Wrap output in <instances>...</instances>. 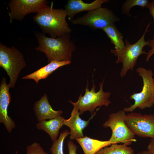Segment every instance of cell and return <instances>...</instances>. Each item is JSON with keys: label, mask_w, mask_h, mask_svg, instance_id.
Listing matches in <instances>:
<instances>
[{"label": "cell", "mask_w": 154, "mask_h": 154, "mask_svg": "<svg viewBox=\"0 0 154 154\" xmlns=\"http://www.w3.org/2000/svg\"><path fill=\"white\" fill-rule=\"evenodd\" d=\"M67 16L65 10L54 9L46 5L37 13L33 19L42 33L55 38L69 34L71 32L66 21Z\"/></svg>", "instance_id": "cell-1"}, {"label": "cell", "mask_w": 154, "mask_h": 154, "mask_svg": "<svg viewBox=\"0 0 154 154\" xmlns=\"http://www.w3.org/2000/svg\"><path fill=\"white\" fill-rule=\"evenodd\" d=\"M35 36L38 43L36 50L44 52L49 62L53 60L70 61L75 46L74 43L70 40V34L52 38L38 32L35 33Z\"/></svg>", "instance_id": "cell-2"}, {"label": "cell", "mask_w": 154, "mask_h": 154, "mask_svg": "<svg viewBox=\"0 0 154 154\" xmlns=\"http://www.w3.org/2000/svg\"><path fill=\"white\" fill-rule=\"evenodd\" d=\"M151 24V22L147 24L142 36L135 43L131 44L126 40L124 41L125 46L123 48L119 50H111V53L117 57L115 63H122V67L120 72L121 78L125 76L129 70H133L138 57L140 55L143 54H147V53L143 49L145 46L148 45L149 46H150L149 40L145 41L144 37Z\"/></svg>", "instance_id": "cell-3"}, {"label": "cell", "mask_w": 154, "mask_h": 154, "mask_svg": "<svg viewBox=\"0 0 154 154\" xmlns=\"http://www.w3.org/2000/svg\"><path fill=\"white\" fill-rule=\"evenodd\" d=\"M136 70L142 79V90L139 92L131 95L129 98L133 100L134 103L129 107L124 108L123 110L125 112H132L137 108L141 110L150 108L154 105V80L152 70L142 67H138Z\"/></svg>", "instance_id": "cell-4"}, {"label": "cell", "mask_w": 154, "mask_h": 154, "mask_svg": "<svg viewBox=\"0 0 154 154\" xmlns=\"http://www.w3.org/2000/svg\"><path fill=\"white\" fill-rule=\"evenodd\" d=\"M26 66L23 56L20 51L14 46L7 47L0 43V66L10 78V88L15 87L21 71Z\"/></svg>", "instance_id": "cell-5"}, {"label": "cell", "mask_w": 154, "mask_h": 154, "mask_svg": "<svg viewBox=\"0 0 154 154\" xmlns=\"http://www.w3.org/2000/svg\"><path fill=\"white\" fill-rule=\"evenodd\" d=\"M125 112L120 110L109 115L108 119L104 123L105 127H110L112 135L108 140L112 144L122 143L129 145L136 141L135 134L125 123Z\"/></svg>", "instance_id": "cell-6"}, {"label": "cell", "mask_w": 154, "mask_h": 154, "mask_svg": "<svg viewBox=\"0 0 154 154\" xmlns=\"http://www.w3.org/2000/svg\"><path fill=\"white\" fill-rule=\"evenodd\" d=\"M104 80V79L99 84L100 89L97 92H96V86L94 85L93 81L92 86L90 90L88 88L87 83L84 95L82 96L80 94L77 101L75 102L80 115L88 111L92 116L97 107H100L103 105L108 107L111 103L110 101L108 99L111 93L105 92L103 90Z\"/></svg>", "instance_id": "cell-7"}, {"label": "cell", "mask_w": 154, "mask_h": 154, "mask_svg": "<svg viewBox=\"0 0 154 154\" xmlns=\"http://www.w3.org/2000/svg\"><path fill=\"white\" fill-rule=\"evenodd\" d=\"M119 18L109 9L102 7L89 11L85 15L73 19L72 23L86 25L95 29H102L116 22Z\"/></svg>", "instance_id": "cell-8"}, {"label": "cell", "mask_w": 154, "mask_h": 154, "mask_svg": "<svg viewBox=\"0 0 154 154\" xmlns=\"http://www.w3.org/2000/svg\"><path fill=\"white\" fill-rule=\"evenodd\" d=\"M125 123L139 137L154 139V114L142 115L131 112L126 115Z\"/></svg>", "instance_id": "cell-9"}, {"label": "cell", "mask_w": 154, "mask_h": 154, "mask_svg": "<svg viewBox=\"0 0 154 154\" xmlns=\"http://www.w3.org/2000/svg\"><path fill=\"white\" fill-rule=\"evenodd\" d=\"M49 3L46 0H11L8 4L10 20H22L28 14L38 13Z\"/></svg>", "instance_id": "cell-10"}, {"label": "cell", "mask_w": 154, "mask_h": 154, "mask_svg": "<svg viewBox=\"0 0 154 154\" xmlns=\"http://www.w3.org/2000/svg\"><path fill=\"white\" fill-rule=\"evenodd\" d=\"M9 88L6 79L3 77L0 86V123H3L10 133L15 127V123L8 115V108L11 98Z\"/></svg>", "instance_id": "cell-11"}, {"label": "cell", "mask_w": 154, "mask_h": 154, "mask_svg": "<svg viewBox=\"0 0 154 154\" xmlns=\"http://www.w3.org/2000/svg\"><path fill=\"white\" fill-rule=\"evenodd\" d=\"M74 106L70 117L65 119L64 125L68 126L70 129V138L71 140L83 137V131L88 125L90 120L95 115L97 111L88 120H82L80 117L79 110L75 102L69 101Z\"/></svg>", "instance_id": "cell-12"}, {"label": "cell", "mask_w": 154, "mask_h": 154, "mask_svg": "<svg viewBox=\"0 0 154 154\" xmlns=\"http://www.w3.org/2000/svg\"><path fill=\"white\" fill-rule=\"evenodd\" d=\"M108 0H96L90 3L84 2L82 0H69L65 6L69 21H72L77 13L84 11H90L101 7L102 5Z\"/></svg>", "instance_id": "cell-13"}, {"label": "cell", "mask_w": 154, "mask_h": 154, "mask_svg": "<svg viewBox=\"0 0 154 154\" xmlns=\"http://www.w3.org/2000/svg\"><path fill=\"white\" fill-rule=\"evenodd\" d=\"M33 110L37 120L39 122L54 118L60 116L63 112L61 110L56 111L52 109L48 102L46 93L35 102Z\"/></svg>", "instance_id": "cell-14"}, {"label": "cell", "mask_w": 154, "mask_h": 154, "mask_svg": "<svg viewBox=\"0 0 154 154\" xmlns=\"http://www.w3.org/2000/svg\"><path fill=\"white\" fill-rule=\"evenodd\" d=\"M65 120L64 117L60 115L48 120L39 121L36 124V127L38 129L47 133L53 142L57 139L59 130L64 125Z\"/></svg>", "instance_id": "cell-15"}, {"label": "cell", "mask_w": 154, "mask_h": 154, "mask_svg": "<svg viewBox=\"0 0 154 154\" xmlns=\"http://www.w3.org/2000/svg\"><path fill=\"white\" fill-rule=\"evenodd\" d=\"M70 63V61H52L45 66L30 74L23 77L22 79H33L38 84L40 80L46 79L48 76L58 68L69 64Z\"/></svg>", "instance_id": "cell-16"}, {"label": "cell", "mask_w": 154, "mask_h": 154, "mask_svg": "<svg viewBox=\"0 0 154 154\" xmlns=\"http://www.w3.org/2000/svg\"><path fill=\"white\" fill-rule=\"evenodd\" d=\"M84 154H95L101 148L112 144L109 140L102 141L85 136L76 139Z\"/></svg>", "instance_id": "cell-17"}, {"label": "cell", "mask_w": 154, "mask_h": 154, "mask_svg": "<svg viewBox=\"0 0 154 154\" xmlns=\"http://www.w3.org/2000/svg\"><path fill=\"white\" fill-rule=\"evenodd\" d=\"M102 30L110 39L111 42L114 45L115 49H121L124 47L125 44L123 41L122 35L114 24L109 25Z\"/></svg>", "instance_id": "cell-18"}, {"label": "cell", "mask_w": 154, "mask_h": 154, "mask_svg": "<svg viewBox=\"0 0 154 154\" xmlns=\"http://www.w3.org/2000/svg\"><path fill=\"white\" fill-rule=\"evenodd\" d=\"M109 147L106 146L99 150L95 154H134L133 148L124 144H112Z\"/></svg>", "instance_id": "cell-19"}, {"label": "cell", "mask_w": 154, "mask_h": 154, "mask_svg": "<svg viewBox=\"0 0 154 154\" xmlns=\"http://www.w3.org/2000/svg\"><path fill=\"white\" fill-rule=\"evenodd\" d=\"M69 134L70 132L66 129L61 132L58 139L53 142L50 149L51 154H65L63 151L64 141Z\"/></svg>", "instance_id": "cell-20"}, {"label": "cell", "mask_w": 154, "mask_h": 154, "mask_svg": "<svg viewBox=\"0 0 154 154\" xmlns=\"http://www.w3.org/2000/svg\"><path fill=\"white\" fill-rule=\"evenodd\" d=\"M148 0H127L123 4L122 12L128 16H129L130 9L136 6L141 7L142 8L146 7L149 3Z\"/></svg>", "instance_id": "cell-21"}, {"label": "cell", "mask_w": 154, "mask_h": 154, "mask_svg": "<svg viewBox=\"0 0 154 154\" xmlns=\"http://www.w3.org/2000/svg\"><path fill=\"white\" fill-rule=\"evenodd\" d=\"M26 151L27 154H48L44 151L39 143L35 142L27 146Z\"/></svg>", "instance_id": "cell-22"}, {"label": "cell", "mask_w": 154, "mask_h": 154, "mask_svg": "<svg viewBox=\"0 0 154 154\" xmlns=\"http://www.w3.org/2000/svg\"><path fill=\"white\" fill-rule=\"evenodd\" d=\"M68 147L69 154H76V151L78 147L72 141L69 140L67 143Z\"/></svg>", "instance_id": "cell-23"}, {"label": "cell", "mask_w": 154, "mask_h": 154, "mask_svg": "<svg viewBox=\"0 0 154 154\" xmlns=\"http://www.w3.org/2000/svg\"><path fill=\"white\" fill-rule=\"evenodd\" d=\"M149 40L150 43L149 47L151 48V49H150L147 53L146 59V61H149L150 57L154 54V37H153L152 39Z\"/></svg>", "instance_id": "cell-24"}, {"label": "cell", "mask_w": 154, "mask_h": 154, "mask_svg": "<svg viewBox=\"0 0 154 154\" xmlns=\"http://www.w3.org/2000/svg\"><path fill=\"white\" fill-rule=\"evenodd\" d=\"M146 7L148 9L150 14L153 18L154 25V1L152 0L151 2H149ZM153 36L154 37V31Z\"/></svg>", "instance_id": "cell-25"}, {"label": "cell", "mask_w": 154, "mask_h": 154, "mask_svg": "<svg viewBox=\"0 0 154 154\" xmlns=\"http://www.w3.org/2000/svg\"><path fill=\"white\" fill-rule=\"evenodd\" d=\"M148 150L152 154H154V139H151L147 146Z\"/></svg>", "instance_id": "cell-26"}, {"label": "cell", "mask_w": 154, "mask_h": 154, "mask_svg": "<svg viewBox=\"0 0 154 154\" xmlns=\"http://www.w3.org/2000/svg\"><path fill=\"white\" fill-rule=\"evenodd\" d=\"M136 154H152L148 150H145L139 151Z\"/></svg>", "instance_id": "cell-27"}, {"label": "cell", "mask_w": 154, "mask_h": 154, "mask_svg": "<svg viewBox=\"0 0 154 154\" xmlns=\"http://www.w3.org/2000/svg\"><path fill=\"white\" fill-rule=\"evenodd\" d=\"M18 151H16L15 154H18Z\"/></svg>", "instance_id": "cell-28"}, {"label": "cell", "mask_w": 154, "mask_h": 154, "mask_svg": "<svg viewBox=\"0 0 154 154\" xmlns=\"http://www.w3.org/2000/svg\"><path fill=\"white\" fill-rule=\"evenodd\" d=\"M153 79H154V77L153 78Z\"/></svg>", "instance_id": "cell-29"}, {"label": "cell", "mask_w": 154, "mask_h": 154, "mask_svg": "<svg viewBox=\"0 0 154 154\" xmlns=\"http://www.w3.org/2000/svg\"><path fill=\"white\" fill-rule=\"evenodd\" d=\"M27 154V153H26V154Z\"/></svg>", "instance_id": "cell-30"}]
</instances>
